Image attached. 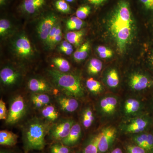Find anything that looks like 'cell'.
<instances>
[{
    "mask_svg": "<svg viewBox=\"0 0 153 153\" xmlns=\"http://www.w3.org/2000/svg\"><path fill=\"white\" fill-rule=\"evenodd\" d=\"M146 151L149 153H153V136L151 134H148Z\"/></svg>",
    "mask_w": 153,
    "mask_h": 153,
    "instance_id": "ab89813d",
    "label": "cell"
},
{
    "mask_svg": "<svg viewBox=\"0 0 153 153\" xmlns=\"http://www.w3.org/2000/svg\"><path fill=\"white\" fill-rule=\"evenodd\" d=\"M47 72L55 86L65 95L74 98L84 95V91L77 76L55 69H48Z\"/></svg>",
    "mask_w": 153,
    "mask_h": 153,
    "instance_id": "3957f363",
    "label": "cell"
},
{
    "mask_svg": "<svg viewBox=\"0 0 153 153\" xmlns=\"http://www.w3.org/2000/svg\"><path fill=\"white\" fill-rule=\"evenodd\" d=\"M59 19L58 14L53 10L48 9L41 14L37 26V33L40 40L44 43L52 28L60 21Z\"/></svg>",
    "mask_w": 153,
    "mask_h": 153,
    "instance_id": "277c9868",
    "label": "cell"
},
{
    "mask_svg": "<svg viewBox=\"0 0 153 153\" xmlns=\"http://www.w3.org/2000/svg\"><path fill=\"white\" fill-rule=\"evenodd\" d=\"M81 134V126L79 124H74L70 132L65 138L61 140L63 145L66 146H73L78 141Z\"/></svg>",
    "mask_w": 153,
    "mask_h": 153,
    "instance_id": "5bb4252c",
    "label": "cell"
},
{
    "mask_svg": "<svg viewBox=\"0 0 153 153\" xmlns=\"http://www.w3.org/2000/svg\"><path fill=\"white\" fill-rule=\"evenodd\" d=\"M12 26L10 21L6 18L0 20V36L4 38L8 36L12 30Z\"/></svg>",
    "mask_w": 153,
    "mask_h": 153,
    "instance_id": "f546056e",
    "label": "cell"
},
{
    "mask_svg": "<svg viewBox=\"0 0 153 153\" xmlns=\"http://www.w3.org/2000/svg\"><path fill=\"white\" fill-rule=\"evenodd\" d=\"M41 113L43 116L49 121H54L59 117V113L55 107L50 105L44 107L42 110Z\"/></svg>",
    "mask_w": 153,
    "mask_h": 153,
    "instance_id": "603a6c76",
    "label": "cell"
},
{
    "mask_svg": "<svg viewBox=\"0 0 153 153\" xmlns=\"http://www.w3.org/2000/svg\"><path fill=\"white\" fill-rule=\"evenodd\" d=\"M116 130L113 127H108L103 129L100 134L98 143V151L105 153L108 151L111 143L114 140L116 135Z\"/></svg>",
    "mask_w": 153,
    "mask_h": 153,
    "instance_id": "30bf717a",
    "label": "cell"
},
{
    "mask_svg": "<svg viewBox=\"0 0 153 153\" xmlns=\"http://www.w3.org/2000/svg\"><path fill=\"white\" fill-rule=\"evenodd\" d=\"M48 0H22L17 10L22 15L33 16L48 10Z\"/></svg>",
    "mask_w": 153,
    "mask_h": 153,
    "instance_id": "8992f818",
    "label": "cell"
},
{
    "mask_svg": "<svg viewBox=\"0 0 153 153\" xmlns=\"http://www.w3.org/2000/svg\"><path fill=\"white\" fill-rule=\"evenodd\" d=\"M62 38V29L60 25V22H59L57 27V30L55 32V36L52 41V44L50 47V49H53L55 47L57 44H59L61 41Z\"/></svg>",
    "mask_w": 153,
    "mask_h": 153,
    "instance_id": "d590c367",
    "label": "cell"
},
{
    "mask_svg": "<svg viewBox=\"0 0 153 153\" xmlns=\"http://www.w3.org/2000/svg\"><path fill=\"white\" fill-rule=\"evenodd\" d=\"M74 124V121L70 119L60 120L51 126L49 132L50 137L55 140H61L68 135Z\"/></svg>",
    "mask_w": 153,
    "mask_h": 153,
    "instance_id": "ba28073f",
    "label": "cell"
},
{
    "mask_svg": "<svg viewBox=\"0 0 153 153\" xmlns=\"http://www.w3.org/2000/svg\"><path fill=\"white\" fill-rule=\"evenodd\" d=\"M12 0H0V7L1 9H5L10 4Z\"/></svg>",
    "mask_w": 153,
    "mask_h": 153,
    "instance_id": "7bdbcfd3",
    "label": "cell"
},
{
    "mask_svg": "<svg viewBox=\"0 0 153 153\" xmlns=\"http://www.w3.org/2000/svg\"><path fill=\"white\" fill-rule=\"evenodd\" d=\"M12 47L15 55L21 59L27 60L34 56V51L30 39L24 33L14 39Z\"/></svg>",
    "mask_w": 153,
    "mask_h": 153,
    "instance_id": "5b68a950",
    "label": "cell"
},
{
    "mask_svg": "<svg viewBox=\"0 0 153 153\" xmlns=\"http://www.w3.org/2000/svg\"><path fill=\"white\" fill-rule=\"evenodd\" d=\"M81 4L90 5L93 8L97 9L104 7L110 0H81Z\"/></svg>",
    "mask_w": 153,
    "mask_h": 153,
    "instance_id": "836d02e7",
    "label": "cell"
},
{
    "mask_svg": "<svg viewBox=\"0 0 153 153\" xmlns=\"http://www.w3.org/2000/svg\"><path fill=\"white\" fill-rule=\"evenodd\" d=\"M102 67V62L100 60L97 58H92L88 63V72L89 74L95 75L101 71Z\"/></svg>",
    "mask_w": 153,
    "mask_h": 153,
    "instance_id": "4316f807",
    "label": "cell"
},
{
    "mask_svg": "<svg viewBox=\"0 0 153 153\" xmlns=\"http://www.w3.org/2000/svg\"><path fill=\"white\" fill-rule=\"evenodd\" d=\"M21 79V74L15 68L6 66L0 71L1 83L5 87H12L16 85Z\"/></svg>",
    "mask_w": 153,
    "mask_h": 153,
    "instance_id": "9c48e42d",
    "label": "cell"
},
{
    "mask_svg": "<svg viewBox=\"0 0 153 153\" xmlns=\"http://www.w3.org/2000/svg\"><path fill=\"white\" fill-rule=\"evenodd\" d=\"M148 60L151 66L153 68V51L150 53V55L148 57Z\"/></svg>",
    "mask_w": 153,
    "mask_h": 153,
    "instance_id": "f6af8a7d",
    "label": "cell"
},
{
    "mask_svg": "<svg viewBox=\"0 0 153 153\" xmlns=\"http://www.w3.org/2000/svg\"><path fill=\"white\" fill-rule=\"evenodd\" d=\"M138 8L144 16L153 19V0H135Z\"/></svg>",
    "mask_w": 153,
    "mask_h": 153,
    "instance_id": "2e32d148",
    "label": "cell"
},
{
    "mask_svg": "<svg viewBox=\"0 0 153 153\" xmlns=\"http://www.w3.org/2000/svg\"><path fill=\"white\" fill-rule=\"evenodd\" d=\"M27 105L22 95L15 97L11 102L6 123L8 124L17 123L25 115L27 111Z\"/></svg>",
    "mask_w": 153,
    "mask_h": 153,
    "instance_id": "52a82bcc",
    "label": "cell"
},
{
    "mask_svg": "<svg viewBox=\"0 0 153 153\" xmlns=\"http://www.w3.org/2000/svg\"><path fill=\"white\" fill-rule=\"evenodd\" d=\"M18 136L16 134L8 131L2 130L0 131V144L2 146H13L17 143Z\"/></svg>",
    "mask_w": 153,
    "mask_h": 153,
    "instance_id": "e0dca14e",
    "label": "cell"
},
{
    "mask_svg": "<svg viewBox=\"0 0 153 153\" xmlns=\"http://www.w3.org/2000/svg\"><path fill=\"white\" fill-rule=\"evenodd\" d=\"M51 127L50 124L37 118L29 121L23 130L26 150L43 149L45 145V136Z\"/></svg>",
    "mask_w": 153,
    "mask_h": 153,
    "instance_id": "7a4b0ae2",
    "label": "cell"
},
{
    "mask_svg": "<svg viewBox=\"0 0 153 153\" xmlns=\"http://www.w3.org/2000/svg\"><path fill=\"white\" fill-rule=\"evenodd\" d=\"M111 153H123V152L120 148H116V149H114Z\"/></svg>",
    "mask_w": 153,
    "mask_h": 153,
    "instance_id": "7dc6e473",
    "label": "cell"
},
{
    "mask_svg": "<svg viewBox=\"0 0 153 153\" xmlns=\"http://www.w3.org/2000/svg\"><path fill=\"white\" fill-rule=\"evenodd\" d=\"M94 118L93 112L90 108H87L84 111L82 116V124L85 128L90 127L93 123Z\"/></svg>",
    "mask_w": 153,
    "mask_h": 153,
    "instance_id": "d6a6232c",
    "label": "cell"
},
{
    "mask_svg": "<svg viewBox=\"0 0 153 153\" xmlns=\"http://www.w3.org/2000/svg\"><path fill=\"white\" fill-rule=\"evenodd\" d=\"M84 24V22L82 20L76 16H74L67 19L66 22V27L68 30L77 31L81 30Z\"/></svg>",
    "mask_w": 153,
    "mask_h": 153,
    "instance_id": "cb8c5ba5",
    "label": "cell"
},
{
    "mask_svg": "<svg viewBox=\"0 0 153 153\" xmlns=\"http://www.w3.org/2000/svg\"><path fill=\"white\" fill-rule=\"evenodd\" d=\"M51 153H61L56 149L54 145L52 146V147H51Z\"/></svg>",
    "mask_w": 153,
    "mask_h": 153,
    "instance_id": "bcb514c9",
    "label": "cell"
},
{
    "mask_svg": "<svg viewBox=\"0 0 153 153\" xmlns=\"http://www.w3.org/2000/svg\"><path fill=\"white\" fill-rule=\"evenodd\" d=\"M117 104V100L113 97H106L102 99L100 102L102 110L108 114H112L114 112Z\"/></svg>",
    "mask_w": 153,
    "mask_h": 153,
    "instance_id": "9a60e30c",
    "label": "cell"
},
{
    "mask_svg": "<svg viewBox=\"0 0 153 153\" xmlns=\"http://www.w3.org/2000/svg\"><path fill=\"white\" fill-rule=\"evenodd\" d=\"M104 17L108 35L122 55L133 42L136 32L132 0H114Z\"/></svg>",
    "mask_w": 153,
    "mask_h": 153,
    "instance_id": "6da1fadb",
    "label": "cell"
},
{
    "mask_svg": "<svg viewBox=\"0 0 153 153\" xmlns=\"http://www.w3.org/2000/svg\"><path fill=\"white\" fill-rule=\"evenodd\" d=\"M65 1H66L67 2H68V4H69L71 5V4H75L77 0H65Z\"/></svg>",
    "mask_w": 153,
    "mask_h": 153,
    "instance_id": "c3c4849f",
    "label": "cell"
},
{
    "mask_svg": "<svg viewBox=\"0 0 153 153\" xmlns=\"http://www.w3.org/2000/svg\"><path fill=\"white\" fill-rule=\"evenodd\" d=\"M52 4L55 11L60 13L70 14L72 13L71 5L65 0H54Z\"/></svg>",
    "mask_w": 153,
    "mask_h": 153,
    "instance_id": "7402d4cb",
    "label": "cell"
},
{
    "mask_svg": "<svg viewBox=\"0 0 153 153\" xmlns=\"http://www.w3.org/2000/svg\"><path fill=\"white\" fill-rule=\"evenodd\" d=\"M100 138V134L94 137L91 142L84 149L83 153H97L98 152V143Z\"/></svg>",
    "mask_w": 153,
    "mask_h": 153,
    "instance_id": "1f68e13d",
    "label": "cell"
},
{
    "mask_svg": "<svg viewBox=\"0 0 153 153\" xmlns=\"http://www.w3.org/2000/svg\"><path fill=\"white\" fill-rule=\"evenodd\" d=\"M140 103L137 100L129 99L126 101L125 110L127 114L134 113L136 112L140 108Z\"/></svg>",
    "mask_w": 153,
    "mask_h": 153,
    "instance_id": "f1b7e54d",
    "label": "cell"
},
{
    "mask_svg": "<svg viewBox=\"0 0 153 153\" xmlns=\"http://www.w3.org/2000/svg\"><path fill=\"white\" fill-rule=\"evenodd\" d=\"M106 81L107 84L109 87L114 88L117 87L119 84V76L117 71L115 69H112L107 75Z\"/></svg>",
    "mask_w": 153,
    "mask_h": 153,
    "instance_id": "83f0119b",
    "label": "cell"
},
{
    "mask_svg": "<svg viewBox=\"0 0 153 153\" xmlns=\"http://www.w3.org/2000/svg\"><path fill=\"white\" fill-rule=\"evenodd\" d=\"M85 31L83 30L69 31L66 33V38L69 43L75 47H77L81 43Z\"/></svg>",
    "mask_w": 153,
    "mask_h": 153,
    "instance_id": "d6986e66",
    "label": "cell"
},
{
    "mask_svg": "<svg viewBox=\"0 0 153 153\" xmlns=\"http://www.w3.org/2000/svg\"><path fill=\"white\" fill-rule=\"evenodd\" d=\"M52 63L57 67V70L61 72L67 73L71 69V65L68 60L60 57L53 58Z\"/></svg>",
    "mask_w": 153,
    "mask_h": 153,
    "instance_id": "d4e9b609",
    "label": "cell"
},
{
    "mask_svg": "<svg viewBox=\"0 0 153 153\" xmlns=\"http://www.w3.org/2000/svg\"><path fill=\"white\" fill-rule=\"evenodd\" d=\"M86 85L89 91L94 94H98L102 91V87L100 82L93 78L86 80Z\"/></svg>",
    "mask_w": 153,
    "mask_h": 153,
    "instance_id": "4dcf8cb0",
    "label": "cell"
},
{
    "mask_svg": "<svg viewBox=\"0 0 153 153\" xmlns=\"http://www.w3.org/2000/svg\"><path fill=\"white\" fill-rule=\"evenodd\" d=\"M57 102L62 110L66 112H74L78 108L79 103L77 100L72 97L64 95L57 97Z\"/></svg>",
    "mask_w": 153,
    "mask_h": 153,
    "instance_id": "4fadbf2b",
    "label": "cell"
},
{
    "mask_svg": "<svg viewBox=\"0 0 153 153\" xmlns=\"http://www.w3.org/2000/svg\"><path fill=\"white\" fill-rule=\"evenodd\" d=\"M93 8L90 5L81 4L75 11V16L81 20H84L90 15Z\"/></svg>",
    "mask_w": 153,
    "mask_h": 153,
    "instance_id": "484cf974",
    "label": "cell"
},
{
    "mask_svg": "<svg viewBox=\"0 0 153 153\" xmlns=\"http://www.w3.org/2000/svg\"><path fill=\"white\" fill-rule=\"evenodd\" d=\"M148 134H142L137 136L134 138V141L138 146L145 149L146 150L147 147V140Z\"/></svg>",
    "mask_w": 153,
    "mask_h": 153,
    "instance_id": "8d00e7d4",
    "label": "cell"
},
{
    "mask_svg": "<svg viewBox=\"0 0 153 153\" xmlns=\"http://www.w3.org/2000/svg\"><path fill=\"white\" fill-rule=\"evenodd\" d=\"M129 153H147L145 149L137 146H129L127 147Z\"/></svg>",
    "mask_w": 153,
    "mask_h": 153,
    "instance_id": "f35d334b",
    "label": "cell"
},
{
    "mask_svg": "<svg viewBox=\"0 0 153 153\" xmlns=\"http://www.w3.org/2000/svg\"><path fill=\"white\" fill-rule=\"evenodd\" d=\"M97 51L99 56L102 58H110L112 57L113 52L112 50L103 46H100L97 48Z\"/></svg>",
    "mask_w": 153,
    "mask_h": 153,
    "instance_id": "e575fe53",
    "label": "cell"
},
{
    "mask_svg": "<svg viewBox=\"0 0 153 153\" xmlns=\"http://www.w3.org/2000/svg\"><path fill=\"white\" fill-rule=\"evenodd\" d=\"M90 48L89 42H85L74 52L73 55L74 60L77 62L85 60L88 55Z\"/></svg>",
    "mask_w": 153,
    "mask_h": 153,
    "instance_id": "44dd1931",
    "label": "cell"
},
{
    "mask_svg": "<svg viewBox=\"0 0 153 153\" xmlns=\"http://www.w3.org/2000/svg\"><path fill=\"white\" fill-rule=\"evenodd\" d=\"M56 149L61 153H69L70 149L67 146L63 144H55L54 145Z\"/></svg>",
    "mask_w": 153,
    "mask_h": 153,
    "instance_id": "60d3db41",
    "label": "cell"
},
{
    "mask_svg": "<svg viewBox=\"0 0 153 153\" xmlns=\"http://www.w3.org/2000/svg\"><path fill=\"white\" fill-rule=\"evenodd\" d=\"M8 113L7 111L5 103L2 99L0 100V120H7Z\"/></svg>",
    "mask_w": 153,
    "mask_h": 153,
    "instance_id": "74e56055",
    "label": "cell"
},
{
    "mask_svg": "<svg viewBox=\"0 0 153 153\" xmlns=\"http://www.w3.org/2000/svg\"><path fill=\"white\" fill-rule=\"evenodd\" d=\"M0 153H11L9 151L5 150H1L0 152Z\"/></svg>",
    "mask_w": 153,
    "mask_h": 153,
    "instance_id": "681fc988",
    "label": "cell"
},
{
    "mask_svg": "<svg viewBox=\"0 0 153 153\" xmlns=\"http://www.w3.org/2000/svg\"><path fill=\"white\" fill-rule=\"evenodd\" d=\"M73 48L72 44H70L68 41H63L61 43L59 47V51L63 49H71Z\"/></svg>",
    "mask_w": 153,
    "mask_h": 153,
    "instance_id": "b9f144b4",
    "label": "cell"
},
{
    "mask_svg": "<svg viewBox=\"0 0 153 153\" xmlns=\"http://www.w3.org/2000/svg\"><path fill=\"white\" fill-rule=\"evenodd\" d=\"M129 84L134 90L141 91L152 87L153 81L147 75L141 73H135L130 78Z\"/></svg>",
    "mask_w": 153,
    "mask_h": 153,
    "instance_id": "7c38bea8",
    "label": "cell"
},
{
    "mask_svg": "<svg viewBox=\"0 0 153 153\" xmlns=\"http://www.w3.org/2000/svg\"><path fill=\"white\" fill-rule=\"evenodd\" d=\"M73 48H71V49H61L60 50V52H63V53L65 54V55H71L73 52Z\"/></svg>",
    "mask_w": 153,
    "mask_h": 153,
    "instance_id": "ee69618b",
    "label": "cell"
},
{
    "mask_svg": "<svg viewBox=\"0 0 153 153\" xmlns=\"http://www.w3.org/2000/svg\"><path fill=\"white\" fill-rule=\"evenodd\" d=\"M148 125L147 121L143 118L137 119L129 124L126 128V131L130 133H138L144 130Z\"/></svg>",
    "mask_w": 153,
    "mask_h": 153,
    "instance_id": "ac0fdd59",
    "label": "cell"
},
{
    "mask_svg": "<svg viewBox=\"0 0 153 153\" xmlns=\"http://www.w3.org/2000/svg\"><path fill=\"white\" fill-rule=\"evenodd\" d=\"M31 100L33 104L37 108L48 105L50 101V97L46 93H34Z\"/></svg>",
    "mask_w": 153,
    "mask_h": 153,
    "instance_id": "ffe728a7",
    "label": "cell"
},
{
    "mask_svg": "<svg viewBox=\"0 0 153 153\" xmlns=\"http://www.w3.org/2000/svg\"><path fill=\"white\" fill-rule=\"evenodd\" d=\"M28 88L34 93H50L53 91V87L44 78L33 77L27 82Z\"/></svg>",
    "mask_w": 153,
    "mask_h": 153,
    "instance_id": "8fae6325",
    "label": "cell"
}]
</instances>
